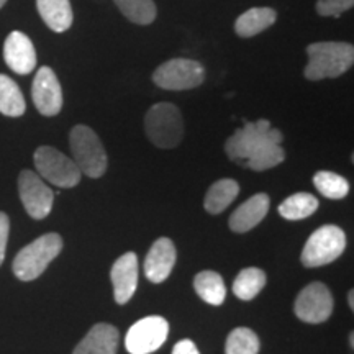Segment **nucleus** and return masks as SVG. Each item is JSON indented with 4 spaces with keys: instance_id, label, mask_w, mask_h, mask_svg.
Instances as JSON below:
<instances>
[{
    "instance_id": "f257e3e1",
    "label": "nucleus",
    "mask_w": 354,
    "mask_h": 354,
    "mask_svg": "<svg viewBox=\"0 0 354 354\" xmlns=\"http://www.w3.org/2000/svg\"><path fill=\"white\" fill-rule=\"evenodd\" d=\"M308 63L304 76L308 81L343 76L354 63V46L344 41H318L307 46Z\"/></svg>"
},
{
    "instance_id": "f03ea898",
    "label": "nucleus",
    "mask_w": 354,
    "mask_h": 354,
    "mask_svg": "<svg viewBox=\"0 0 354 354\" xmlns=\"http://www.w3.org/2000/svg\"><path fill=\"white\" fill-rule=\"evenodd\" d=\"M63 250V238L57 233H46L39 236L24 250L13 259L12 269L17 279L30 282L38 279L46 271V268L57 254Z\"/></svg>"
},
{
    "instance_id": "7ed1b4c3",
    "label": "nucleus",
    "mask_w": 354,
    "mask_h": 354,
    "mask_svg": "<svg viewBox=\"0 0 354 354\" xmlns=\"http://www.w3.org/2000/svg\"><path fill=\"white\" fill-rule=\"evenodd\" d=\"M145 131L148 140L161 149H172L184 138V120L180 110L169 102L154 104L146 112Z\"/></svg>"
},
{
    "instance_id": "20e7f679",
    "label": "nucleus",
    "mask_w": 354,
    "mask_h": 354,
    "mask_svg": "<svg viewBox=\"0 0 354 354\" xmlns=\"http://www.w3.org/2000/svg\"><path fill=\"white\" fill-rule=\"evenodd\" d=\"M69 146L73 159L82 176L99 179L105 174L109 166V158L99 135L91 127L76 125L69 133Z\"/></svg>"
},
{
    "instance_id": "39448f33",
    "label": "nucleus",
    "mask_w": 354,
    "mask_h": 354,
    "mask_svg": "<svg viewBox=\"0 0 354 354\" xmlns=\"http://www.w3.org/2000/svg\"><path fill=\"white\" fill-rule=\"evenodd\" d=\"M269 140H276L282 143L284 135L277 128H272L269 120H264V118H261L258 122H248L245 123V127L238 128L227 140V143H225V153H227L230 161L246 166V159L250 158V154L259 145H263Z\"/></svg>"
},
{
    "instance_id": "423d86ee",
    "label": "nucleus",
    "mask_w": 354,
    "mask_h": 354,
    "mask_svg": "<svg viewBox=\"0 0 354 354\" xmlns=\"http://www.w3.org/2000/svg\"><path fill=\"white\" fill-rule=\"evenodd\" d=\"M346 248V234L336 225L315 230L305 243L300 261L305 268H320L338 259Z\"/></svg>"
},
{
    "instance_id": "0eeeda50",
    "label": "nucleus",
    "mask_w": 354,
    "mask_h": 354,
    "mask_svg": "<svg viewBox=\"0 0 354 354\" xmlns=\"http://www.w3.org/2000/svg\"><path fill=\"white\" fill-rule=\"evenodd\" d=\"M33 159L39 177L56 187L71 189L81 183L82 172L79 171L74 159L53 146H39Z\"/></svg>"
},
{
    "instance_id": "6e6552de",
    "label": "nucleus",
    "mask_w": 354,
    "mask_h": 354,
    "mask_svg": "<svg viewBox=\"0 0 354 354\" xmlns=\"http://www.w3.org/2000/svg\"><path fill=\"white\" fill-rule=\"evenodd\" d=\"M205 69L198 61L174 57L166 61L153 73V82L165 91H190L201 86Z\"/></svg>"
},
{
    "instance_id": "1a4fd4ad",
    "label": "nucleus",
    "mask_w": 354,
    "mask_h": 354,
    "mask_svg": "<svg viewBox=\"0 0 354 354\" xmlns=\"http://www.w3.org/2000/svg\"><path fill=\"white\" fill-rule=\"evenodd\" d=\"M169 335V323L159 315L141 318L128 330L125 346L130 354H151L165 344Z\"/></svg>"
},
{
    "instance_id": "9d476101",
    "label": "nucleus",
    "mask_w": 354,
    "mask_h": 354,
    "mask_svg": "<svg viewBox=\"0 0 354 354\" xmlns=\"http://www.w3.org/2000/svg\"><path fill=\"white\" fill-rule=\"evenodd\" d=\"M19 194L26 214L35 220H43L50 215L55 203V192L48 187L38 172L21 171L19 176Z\"/></svg>"
},
{
    "instance_id": "9b49d317",
    "label": "nucleus",
    "mask_w": 354,
    "mask_h": 354,
    "mask_svg": "<svg viewBox=\"0 0 354 354\" xmlns=\"http://www.w3.org/2000/svg\"><path fill=\"white\" fill-rule=\"evenodd\" d=\"M294 312L305 323L326 322L333 313V295L325 284L312 282L295 299Z\"/></svg>"
},
{
    "instance_id": "f8f14e48",
    "label": "nucleus",
    "mask_w": 354,
    "mask_h": 354,
    "mask_svg": "<svg viewBox=\"0 0 354 354\" xmlns=\"http://www.w3.org/2000/svg\"><path fill=\"white\" fill-rule=\"evenodd\" d=\"M32 99L35 107L44 117H55L63 109V88L55 71L48 66L39 68L33 79Z\"/></svg>"
},
{
    "instance_id": "ddd939ff",
    "label": "nucleus",
    "mask_w": 354,
    "mask_h": 354,
    "mask_svg": "<svg viewBox=\"0 0 354 354\" xmlns=\"http://www.w3.org/2000/svg\"><path fill=\"white\" fill-rule=\"evenodd\" d=\"M110 279L113 286V297L118 305L130 302L133 294L138 287V258L135 253H125L120 256L110 271Z\"/></svg>"
},
{
    "instance_id": "4468645a",
    "label": "nucleus",
    "mask_w": 354,
    "mask_h": 354,
    "mask_svg": "<svg viewBox=\"0 0 354 354\" xmlns=\"http://www.w3.org/2000/svg\"><path fill=\"white\" fill-rule=\"evenodd\" d=\"M3 59L13 73L26 76L37 68V51L32 39L21 32H12L3 43Z\"/></svg>"
},
{
    "instance_id": "2eb2a0df",
    "label": "nucleus",
    "mask_w": 354,
    "mask_h": 354,
    "mask_svg": "<svg viewBox=\"0 0 354 354\" xmlns=\"http://www.w3.org/2000/svg\"><path fill=\"white\" fill-rule=\"evenodd\" d=\"M176 246L169 238L162 236L153 243L145 259V274L148 281L161 284L171 276L176 264Z\"/></svg>"
},
{
    "instance_id": "dca6fc26",
    "label": "nucleus",
    "mask_w": 354,
    "mask_h": 354,
    "mask_svg": "<svg viewBox=\"0 0 354 354\" xmlns=\"http://www.w3.org/2000/svg\"><path fill=\"white\" fill-rule=\"evenodd\" d=\"M269 203H271V198L268 194H256V196L250 197L230 216V230L234 233H246L258 227L264 220V216L268 215Z\"/></svg>"
},
{
    "instance_id": "f3484780",
    "label": "nucleus",
    "mask_w": 354,
    "mask_h": 354,
    "mask_svg": "<svg viewBox=\"0 0 354 354\" xmlns=\"http://www.w3.org/2000/svg\"><path fill=\"white\" fill-rule=\"evenodd\" d=\"M120 333L113 325L97 323L81 339L73 354H117Z\"/></svg>"
},
{
    "instance_id": "a211bd4d",
    "label": "nucleus",
    "mask_w": 354,
    "mask_h": 354,
    "mask_svg": "<svg viewBox=\"0 0 354 354\" xmlns=\"http://www.w3.org/2000/svg\"><path fill=\"white\" fill-rule=\"evenodd\" d=\"M277 20V12L269 7H254L241 13L234 24V32L241 38H253L263 33Z\"/></svg>"
},
{
    "instance_id": "6ab92c4d",
    "label": "nucleus",
    "mask_w": 354,
    "mask_h": 354,
    "mask_svg": "<svg viewBox=\"0 0 354 354\" xmlns=\"http://www.w3.org/2000/svg\"><path fill=\"white\" fill-rule=\"evenodd\" d=\"M37 8L39 17L53 32H68L73 25L74 15L69 0H37Z\"/></svg>"
},
{
    "instance_id": "aec40b11",
    "label": "nucleus",
    "mask_w": 354,
    "mask_h": 354,
    "mask_svg": "<svg viewBox=\"0 0 354 354\" xmlns=\"http://www.w3.org/2000/svg\"><path fill=\"white\" fill-rule=\"evenodd\" d=\"M194 289L203 302L218 307L227 299V287L223 277L215 271H202L194 279Z\"/></svg>"
},
{
    "instance_id": "412c9836",
    "label": "nucleus",
    "mask_w": 354,
    "mask_h": 354,
    "mask_svg": "<svg viewBox=\"0 0 354 354\" xmlns=\"http://www.w3.org/2000/svg\"><path fill=\"white\" fill-rule=\"evenodd\" d=\"M240 194V184L233 179H220L215 184H212L205 196L203 207L212 215H218L227 207H230L234 198Z\"/></svg>"
},
{
    "instance_id": "4be33fe9",
    "label": "nucleus",
    "mask_w": 354,
    "mask_h": 354,
    "mask_svg": "<svg viewBox=\"0 0 354 354\" xmlns=\"http://www.w3.org/2000/svg\"><path fill=\"white\" fill-rule=\"evenodd\" d=\"M281 145V141L276 140H269L259 145L246 159V167L253 171H266L279 166L286 159L284 148Z\"/></svg>"
},
{
    "instance_id": "5701e85b",
    "label": "nucleus",
    "mask_w": 354,
    "mask_h": 354,
    "mask_svg": "<svg viewBox=\"0 0 354 354\" xmlns=\"http://www.w3.org/2000/svg\"><path fill=\"white\" fill-rule=\"evenodd\" d=\"M26 104L17 82L6 74H0V113L6 117H21Z\"/></svg>"
},
{
    "instance_id": "b1692460",
    "label": "nucleus",
    "mask_w": 354,
    "mask_h": 354,
    "mask_svg": "<svg viewBox=\"0 0 354 354\" xmlns=\"http://www.w3.org/2000/svg\"><path fill=\"white\" fill-rule=\"evenodd\" d=\"M318 209V198L312 194L299 192L287 197L279 205V215L286 220H304L313 215Z\"/></svg>"
},
{
    "instance_id": "393cba45",
    "label": "nucleus",
    "mask_w": 354,
    "mask_h": 354,
    "mask_svg": "<svg viewBox=\"0 0 354 354\" xmlns=\"http://www.w3.org/2000/svg\"><path fill=\"white\" fill-rule=\"evenodd\" d=\"M266 272L259 268H246L233 282V294L240 300H253L266 286Z\"/></svg>"
},
{
    "instance_id": "a878e982",
    "label": "nucleus",
    "mask_w": 354,
    "mask_h": 354,
    "mask_svg": "<svg viewBox=\"0 0 354 354\" xmlns=\"http://www.w3.org/2000/svg\"><path fill=\"white\" fill-rule=\"evenodd\" d=\"M123 17L136 25H151L156 20L158 10L154 0H113Z\"/></svg>"
},
{
    "instance_id": "bb28decb",
    "label": "nucleus",
    "mask_w": 354,
    "mask_h": 354,
    "mask_svg": "<svg viewBox=\"0 0 354 354\" xmlns=\"http://www.w3.org/2000/svg\"><path fill=\"white\" fill-rule=\"evenodd\" d=\"M313 184L323 197L342 201L349 194V183L343 176L330 171H318L313 176Z\"/></svg>"
},
{
    "instance_id": "cd10ccee",
    "label": "nucleus",
    "mask_w": 354,
    "mask_h": 354,
    "mask_svg": "<svg viewBox=\"0 0 354 354\" xmlns=\"http://www.w3.org/2000/svg\"><path fill=\"white\" fill-rule=\"evenodd\" d=\"M259 353V338L253 330L234 328L228 335L227 344H225V354H258Z\"/></svg>"
},
{
    "instance_id": "c85d7f7f",
    "label": "nucleus",
    "mask_w": 354,
    "mask_h": 354,
    "mask_svg": "<svg viewBox=\"0 0 354 354\" xmlns=\"http://www.w3.org/2000/svg\"><path fill=\"white\" fill-rule=\"evenodd\" d=\"M354 0H317V13L320 17H342V13L351 10Z\"/></svg>"
},
{
    "instance_id": "c756f323",
    "label": "nucleus",
    "mask_w": 354,
    "mask_h": 354,
    "mask_svg": "<svg viewBox=\"0 0 354 354\" xmlns=\"http://www.w3.org/2000/svg\"><path fill=\"white\" fill-rule=\"evenodd\" d=\"M8 233H10V220H8L7 214L0 212V266H2L3 258H6Z\"/></svg>"
},
{
    "instance_id": "7c9ffc66",
    "label": "nucleus",
    "mask_w": 354,
    "mask_h": 354,
    "mask_svg": "<svg viewBox=\"0 0 354 354\" xmlns=\"http://www.w3.org/2000/svg\"><path fill=\"white\" fill-rule=\"evenodd\" d=\"M172 354H201L196 346V343L190 342V339H180L172 349Z\"/></svg>"
},
{
    "instance_id": "2f4dec72",
    "label": "nucleus",
    "mask_w": 354,
    "mask_h": 354,
    "mask_svg": "<svg viewBox=\"0 0 354 354\" xmlns=\"http://www.w3.org/2000/svg\"><path fill=\"white\" fill-rule=\"evenodd\" d=\"M353 295H354V292H353V290H349V292H348V304H349V308H351V310H354V300H353Z\"/></svg>"
},
{
    "instance_id": "473e14b6",
    "label": "nucleus",
    "mask_w": 354,
    "mask_h": 354,
    "mask_svg": "<svg viewBox=\"0 0 354 354\" xmlns=\"http://www.w3.org/2000/svg\"><path fill=\"white\" fill-rule=\"evenodd\" d=\"M6 2H7V0H0V8L6 6Z\"/></svg>"
}]
</instances>
